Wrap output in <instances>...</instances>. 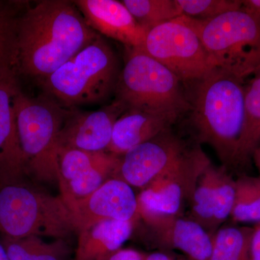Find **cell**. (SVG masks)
I'll list each match as a JSON object with an SVG mask.
<instances>
[{"mask_svg": "<svg viewBox=\"0 0 260 260\" xmlns=\"http://www.w3.org/2000/svg\"><path fill=\"white\" fill-rule=\"evenodd\" d=\"M128 107L115 99L109 105L90 112L71 111L58 138L59 148L88 152H106L118 118Z\"/></svg>", "mask_w": 260, "mask_h": 260, "instance_id": "4fadbf2b", "label": "cell"}, {"mask_svg": "<svg viewBox=\"0 0 260 260\" xmlns=\"http://www.w3.org/2000/svg\"><path fill=\"white\" fill-rule=\"evenodd\" d=\"M260 144V68L245 85L244 119L234 167L245 165Z\"/></svg>", "mask_w": 260, "mask_h": 260, "instance_id": "d6986e66", "label": "cell"}, {"mask_svg": "<svg viewBox=\"0 0 260 260\" xmlns=\"http://www.w3.org/2000/svg\"><path fill=\"white\" fill-rule=\"evenodd\" d=\"M231 218L235 223H260V177L242 176L236 181Z\"/></svg>", "mask_w": 260, "mask_h": 260, "instance_id": "d4e9b609", "label": "cell"}, {"mask_svg": "<svg viewBox=\"0 0 260 260\" xmlns=\"http://www.w3.org/2000/svg\"><path fill=\"white\" fill-rule=\"evenodd\" d=\"M142 27L150 30L182 15L177 0L121 1Z\"/></svg>", "mask_w": 260, "mask_h": 260, "instance_id": "cb8c5ba5", "label": "cell"}, {"mask_svg": "<svg viewBox=\"0 0 260 260\" xmlns=\"http://www.w3.org/2000/svg\"><path fill=\"white\" fill-rule=\"evenodd\" d=\"M218 167L213 164L205 169L198 179L190 202L189 218L213 235L214 202Z\"/></svg>", "mask_w": 260, "mask_h": 260, "instance_id": "603a6c76", "label": "cell"}, {"mask_svg": "<svg viewBox=\"0 0 260 260\" xmlns=\"http://www.w3.org/2000/svg\"><path fill=\"white\" fill-rule=\"evenodd\" d=\"M211 161L199 145L180 162L142 189L138 197L139 218L153 215H182L195 186Z\"/></svg>", "mask_w": 260, "mask_h": 260, "instance_id": "9c48e42d", "label": "cell"}, {"mask_svg": "<svg viewBox=\"0 0 260 260\" xmlns=\"http://www.w3.org/2000/svg\"><path fill=\"white\" fill-rule=\"evenodd\" d=\"M86 23L95 32L124 44L140 49L149 30L142 27L122 2L77 0L73 2Z\"/></svg>", "mask_w": 260, "mask_h": 260, "instance_id": "9a60e30c", "label": "cell"}, {"mask_svg": "<svg viewBox=\"0 0 260 260\" xmlns=\"http://www.w3.org/2000/svg\"><path fill=\"white\" fill-rule=\"evenodd\" d=\"M140 49L170 70L184 85L215 68L183 15L150 29Z\"/></svg>", "mask_w": 260, "mask_h": 260, "instance_id": "ba28073f", "label": "cell"}, {"mask_svg": "<svg viewBox=\"0 0 260 260\" xmlns=\"http://www.w3.org/2000/svg\"><path fill=\"white\" fill-rule=\"evenodd\" d=\"M20 4L0 1V74L18 75L19 20L23 10Z\"/></svg>", "mask_w": 260, "mask_h": 260, "instance_id": "ffe728a7", "label": "cell"}, {"mask_svg": "<svg viewBox=\"0 0 260 260\" xmlns=\"http://www.w3.org/2000/svg\"><path fill=\"white\" fill-rule=\"evenodd\" d=\"M135 220H107L78 234L73 260H107L129 239Z\"/></svg>", "mask_w": 260, "mask_h": 260, "instance_id": "ac0fdd59", "label": "cell"}, {"mask_svg": "<svg viewBox=\"0 0 260 260\" xmlns=\"http://www.w3.org/2000/svg\"><path fill=\"white\" fill-rule=\"evenodd\" d=\"M0 231L13 239L36 236L63 240L75 232L71 214L60 196L32 189L20 179L1 183Z\"/></svg>", "mask_w": 260, "mask_h": 260, "instance_id": "8992f818", "label": "cell"}, {"mask_svg": "<svg viewBox=\"0 0 260 260\" xmlns=\"http://www.w3.org/2000/svg\"><path fill=\"white\" fill-rule=\"evenodd\" d=\"M251 159L254 160V164H255L256 169H257L258 172H259L260 177V144L258 145L257 148H256V150L253 153Z\"/></svg>", "mask_w": 260, "mask_h": 260, "instance_id": "4dcf8cb0", "label": "cell"}, {"mask_svg": "<svg viewBox=\"0 0 260 260\" xmlns=\"http://www.w3.org/2000/svg\"><path fill=\"white\" fill-rule=\"evenodd\" d=\"M245 80L214 68L184 84L192 140L209 145L223 167H234L244 119Z\"/></svg>", "mask_w": 260, "mask_h": 260, "instance_id": "7a4b0ae2", "label": "cell"}, {"mask_svg": "<svg viewBox=\"0 0 260 260\" xmlns=\"http://www.w3.org/2000/svg\"><path fill=\"white\" fill-rule=\"evenodd\" d=\"M121 157L107 152L59 148L58 185L65 204L83 199L116 178Z\"/></svg>", "mask_w": 260, "mask_h": 260, "instance_id": "8fae6325", "label": "cell"}, {"mask_svg": "<svg viewBox=\"0 0 260 260\" xmlns=\"http://www.w3.org/2000/svg\"><path fill=\"white\" fill-rule=\"evenodd\" d=\"M71 111L49 97H30L20 90L15 99V118L26 173L37 180L57 183L58 138Z\"/></svg>", "mask_w": 260, "mask_h": 260, "instance_id": "5b68a950", "label": "cell"}, {"mask_svg": "<svg viewBox=\"0 0 260 260\" xmlns=\"http://www.w3.org/2000/svg\"><path fill=\"white\" fill-rule=\"evenodd\" d=\"M250 260H260V226L254 225L251 239Z\"/></svg>", "mask_w": 260, "mask_h": 260, "instance_id": "f1b7e54d", "label": "cell"}, {"mask_svg": "<svg viewBox=\"0 0 260 260\" xmlns=\"http://www.w3.org/2000/svg\"><path fill=\"white\" fill-rule=\"evenodd\" d=\"M179 119L174 114L128 108L114 124L112 140L106 152L122 156L135 147L171 129Z\"/></svg>", "mask_w": 260, "mask_h": 260, "instance_id": "e0dca14e", "label": "cell"}, {"mask_svg": "<svg viewBox=\"0 0 260 260\" xmlns=\"http://www.w3.org/2000/svg\"><path fill=\"white\" fill-rule=\"evenodd\" d=\"M182 15L198 20H210L242 8V0H177Z\"/></svg>", "mask_w": 260, "mask_h": 260, "instance_id": "4316f807", "label": "cell"}, {"mask_svg": "<svg viewBox=\"0 0 260 260\" xmlns=\"http://www.w3.org/2000/svg\"><path fill=\"white\" fill-rule=\"evenodd\" d=\"M121 70L114 49L99 34L41 84L63 107L99 104L115 93Z\"/></svg>", "mask_w": 260, "mask_h": 260, "instance_id": "3957f363", "label": "cell"}, {"mask_svg": "<svg viewBox=\"0 0 260 260\" xmlns=\"http://www.w3.org/2000/svg\"><path fill=\"white\" fill-rule=\"evenodd\" d=\"M254 228L224 226L214 233L208 260H250Z\"/></svg>", "mask_w": 260, "mask_h": 260, "instance_id": "7402d4cb", "label": "cell"}, {"mask_svg": "<svg viewBox=\"0 0 260 260\" xmlns=\"http://www.w3.org/2000/svg\"><path fill=\"white\" fill-rule=\"evenodd\" d=\"M20 90L18 74H0V183L18 180L26 173L15 118Z\"/></svg>", "mask_w": 260, "mask_h": 260, "instance_id": "2e32d148", "label": "cell"}, {"mask_svg": "<svg viewBox=\"0 0 260 260\" xmlns=\"http://www.w3.org/2000/svg\"><path fill=\"white\" fill-rule=\"evenodd\" d=\"M99 35L73 2H38L23 9L19 20L18 75L44 79Z\"/></svg>", "mask_w": 260, "mask_h": 260, "instance_id": "6da1fadb", "label": "cell"}, {"mask_svg": "<svg viewBox=\"0 0 260 260\" xmlns=\"http://www.w3.org/2000/svg\"><path fill=\"white\" fill-rule=\"evenodd\" d=\"M184 16L199 37L215 68L243 80L259 69L260 17L242 8L210 20Z\"/></svg>", "mask_w": 260, "mask_h": 260, "instance_id": "277c9868", "label": "cell"}, {"mask_svg": "<svg viewBox=\"0 0 260 260\" xmlns=\"http://www.w3.org/2000/svg\"><path fill=\"white\" fill-rule=\"evenodd\" d=\"M66 205L78 234L104 220H130L139 217L138 197L133 187L119 178L108 179L86 198Z\"/></svg>", "mask_w": 260, "mask_h": 260, "instance_id": "7c38bea8", "label": "cell"}, {"mask_svg": "<svg viewBox=\"0 0 260 260\" xmlns=\"http://www.w3.org/2000/svg\"><path fill=\"white\" fill-rule=\"evenodd\" d=\"M256 225H259V226H260V223L256 224Z\"/></svg>", "mask_w": 260, "mask_h": 260, "instance_id": "836d02e7", "label": "cell"}, {"mask_svg": "<svg viewBox=\"0 0 260 260\" xmlns=\"http://www.w3.org/2000/svg\"><path fill=\"white\" fill-rule=\"evenodd\" d=\"M223 166L218 167L214 202V233L231 218L236 196V181Z\"/></svg>", "mask_w": 260, "mask_h": 260, "instance_id": "484cf974", "label": "cell"}, {"mask_svg": "<svg viewBox=\"0 0 260 260\" xmlns=\"http://www.w3.org/2000/svg\"><path fill=\"white\" fill-rule=\"evenodd\" d=\"M162 249L178 250L190 260H208L213 235L199 223L182 215H153L141 218Z\"/></svg>", "mask_w": 260, "mask_h": 260, "instance_id": "5bb4252c", "label": "cell"}, {"mask_svg": "<svg viewBox=\"0 0 260 260\" xmlns=\"http://www.w3.org/2000/svg\"><path fill=\"white\" fill-rule=\"evenodd\" d=\"M0 260H10L2 242H0Z\"/></svg>", "mask_w": 260, "mask_h": 260, "instance_id": "1f68e13d", "label": "cell"}, {"mask_svg": "<svg viewBox=\"0 0 260 260\" xmlns=\"http://www.w3.org/2000/svg\"><path fill=\"white\" fill-rule=\"evenodd\" d=\"M114 95L128 108L174 114L180 118L189 109L182 82L140 49L126 48L124 64Z\"/></svg>", "mask_w": 260, "mask_h": 260, "instance_id": "52a82bcc", "label": "cell"}, {"mask_svg": "<svg viewBox=\"0 0 260 260\" xmlns=\"http://www.w3.org/2000/svg\"><path fill=\"white\" fill-rule=\"evenodd\" d=\"M145 254L132 249H120L107 260H145Z\"/></svg>", "mask_w": 260, "mask_h": 260, "instance_id": "83f0119b", "label": "cell"}, {"mask_svg": "<svg viewBox=\"0 0 260 260\" xmlns=\"http://www.w3.org/2000/svg\"><path fill=\"white\" fill-rule=\"evenodd\" d=\"M242 4L246 12L260 17V0H242Z\"/></svg>", "mask_w": 260, "mask_h": 260, "instance_id": "f546056e", "label": "cell"}, {"mask_svg": "<svg viewBox=\"0 0 260 260\" xmlns=\"http://www.w3.org/2000/svg\"><path fill=\"white\" fill-rule=\"evenodd\" d=\"M1 242L10 260H68L70 254L63 239L47 242L36 236L20 239L4 236Z\"/></svg>", "mask_w": 260, "mask_h": 260, "instance_id": "44dd1931", "label": "cell"}, {"mask_svg": "<svg viewBox=\"0 0 260 260\" xmlns=\"http://www.w3.org/2000/svg\"><path fill=\"white\" fill-rule=\"evenodd\" d=\"M199 145L193 140L189 142L184 139L171 128L121 156L116 178L132 187L143 189L190 155Z\"/></svg>", "mask_w": 260, "mask_h": 260, "instance_id": "30bf717a", "label": "cell"}, {"mask_svg": "<svg viewBox=\"0 0 260 260\" xmlns=\"http://www.w3.org/2000/svg\"><path fill=\"white\" fill-rule=\"evenodd\" d=\"M174 260H186V259H181V258H175V259H174ZM188 260H190V259H188Z\"/></svg>", "mask_w": 260, "mask_h": 260, "instance_id": "d6a6232c", "label": "cell"}]
</instances>
